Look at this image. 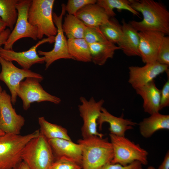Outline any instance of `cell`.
<instances>
[{
    "instance_id": "9a60e30c",
    "label": "cell",
    "mask_w": 169,
    "mask_h": 169,
    "mask_svg": "<svg viewBox=\"0 0 169 169\" xmlns=\"http://www.w3.org/2000/svg\"><path fill=\"white\" fill-rule=\"evenodd\" d=\"M138 34V50L142 62L146 64L156 61L159 49L165 35L156 31L139 32Z\"/></svg>"
},
{
    "instance_id": "d590c367",
    "label": "cell",
    "mask_w": 169,
    "mask_h": 169,
    "mask_svg": "<svg viewBox=\"0 0 169 169\" xmlns=\"http://www.w3.org/2000/svg\"><path fill=\"white\" fill-rule=\"evenodd\" d=\"M158 169H169V152L166 153L163 161L160 165Z\"/></svg>"
},
{
    "instance_id": "484cf974",
    "label": "cell",
    "mask_w": 169,
    "mask_h": 169,
    "mask_svg": "<svg viewBox=\"0 0 169 169\" xmlns=\"http://www.w3.org/2000/svg\"><path fill=\"white\" fill-rule=\"evenodd\" d=\"M18 0H0V17L11 31L16 23L18 13L16 5Z\"/></svg>"
},
{
    "instance_id": "8992f818",
    "label": "cell",
    "mask_w": 169,
    "mask_h": 169,
    "mask_svg": "<svg viewBox=\"0 0 169 169\" xmlns=\"http://www.w3.org/2000/svg\"><path fill=\"white\" fill-rule=\"evenodd\" d=\"M109 136L114 155L110 163L125 166L138 161L142 165L147 164L148 152L139 144H135L125 136L110 133Z\"/></svg>"
},
{
    "instance_id": "4fadbf2b",
    "label": "cell",
    "mask_w": 169,
    "mask_h": 169,
    "mask_svg": "<svg viewBox=\"0 0 169 169\" xmlns=\"http://www.w3.org/2000/svg\"><path fill=\"white\" fill-rule=\"evenodd\" d=\"M55 38L54 36L42 39L28 50L22 52H17L13 49H5L1 47L0 48V56L7 61L16 62L23 69H29L34 64H42L45 62L44 57L39 56L37 49L42 44L54 43Z\"/></svg>"
},
{
    "instance_id": "8fae6325",
    "label": "cell",
    "mask_w": 169,
    "mask_h": 169,
    "mask_svg": "<svg viewBox=\"0 0 169 169\" xmlns=\"http://www.w3.org/2000/svg\"><path fill=\"white\" fill-rule=\"evenodd\" d=\"M65 6L64 4H62L61 11L59 15H57L55 13H53L54 22L58 29L55 36L54 48L49 51L40 50L38 51V54L44 58L45 69H47L53 63L58 60L63 59L74 60L69 53L67 39L64 36L62 28L63 17L66 12Z\"/></svg>"
},
{
    "instance_id": "7a4b0ae2",
    "label": "cell",
    "mask_w": 169,
    "mask_h": 169,
    "mask_svg": "<svg viewBox=\"0 0 169 169\" xmlns=\"http://www.w3.org/2000/svg\"><path fill=\"white\" fill-rule=\"evenodd\" d=\"M82 148L81 169H99L113 158L112 145L107 138L93 136L80 139Z\"/></svg>"
},
{
    "instance_id": "8d00e7d4",
    "label": "cell",
    "mask_w": 169,
    "mask_h": 169,
    "mask_svg": "<svg viewBox=\"0 0 169 169\" xmlns=\"http://www.w3.org/2000/svg\"><path fill=\"white\" fill-rule=\"evenodd\" d=\"M13 169H30L26 164L23 161L18 163Z\"/></svg>"
},
{
    "instance_id": "d6986e66",
    "label": "cell",
    "mask_w": 169,
    "mask_h": 169,
    "mask_svg": "<svg viewBox=\"0 0 169 169\" xmlns=\"http://www.w3.org/2000/svg\"><path fill=\"white\" fill-rule=\"evenodd\" d=\"M135 90L143 100V107L145 112L151 115L159 112L161 110V91L156 87L154 80Z\"/></svg>"
},
{
    "instance_id": "f546056e",
    "label": "cell",
    "mask_w": 169,
    "mask_h": 169,
    "mask_svg": "<svg viewBox=\"0 0 169 169\" xmlns=\"http://www.w3.org/2000/svg\"><path fill=\"white\" fill-rule=\"evenodd\" d=\"M156 61L159 63L169 66V37L165 36L157 53Z\"/></svg>"
},
{
    "instance_id": "7402d4cb",
    "label": "cell",
    "mask_w": 169,
    "mask_h": 169,
    "mask_svg": "<svg viewBox=\"0 0 169 169\" xmlns=\"http://www.w3.org/2000/svg\"><path fill=\"white\" fill-rule=\"evenodd\" d=\"M89 44L91 62L99 65L104 64L108 59L113 58L115 50L120 49L115 44L108 41Z\"/></svg>"
},
{
    "instance_id": "1f68e13d",
    "label": "cell",
    "mask_w": 169,
    "mask_h": 169,
    "mask_svg": "<svg viewBox=\"0 0 169 169\" xmlns=\"http://www.w3.org/2000/svg\"><path fill=\"white\" fill-rule=\"evenodd\" d=\"M81 166L68 158L61 157L55 159L49 169H81Z\"/></svg>"
},
{
    "instance_id": "30bf717a",
    "label": "cell",
    "mask_w": 169,
    "mask_h": 169,
    "mask_svg": "<svg viewBox=\"0 0 169 169\" xmlns=\"http://www.w3.org/2000/svg\"><path fill=\"white\" fill-rule=\"evenodd\" d=\"M0 64L2 68L0 80L4 82L9 89L13 105H15L17 101L20 83L24 78L32 77L43 79V76L40 74L30 69H19L12 62L7 61L0 56Z\"/></svg>"
},
{
    "instance_id": "4316f807",
    "label": "cell",
    "mask_w": 169,
    "mask_h": 169,
    "mask_svg": "<svg viewBox=\"0 0 169 169\" xmlns=\"http://www.w3.org/2000/svg\"><path fill=\"white\" fill-rule=\"evenodd\" d=\"M96 3L104 9L110 18L115 16L114 9L118 11L126 10L138 17L140 15L139 12L131 7L130 0H98Z\"/></svg>"
},
{
    "instance_id": "9c48e42d",
    "label": "cell",
    "mask_w": 169,
    "mask_h": 169,
    "mask_svg": "<svg viewBox=\"0 0 169 169\" xmlns=\"http://www.w3.org/2000/svg\"><path fill=\"white\" fill-rule=\"evenodd\" d=\"M79 99L81 104L78 105V109L83 122L81 129L82 138L94 136L103 137L104 135L99 133L97 127L104 100L101 99L96 101L93 97L89 100L82 96Z\"/></svg>"
},
{
    "instance_id": "44dd1931",
    "label": "cell",
    "mask_w": 169,
    "mask_h": 169,
    "mask_svg": "<svg viewBox=\"0 0 169 169\" xmlns=\"http://www.w3.org/2000/svg\"><path fill=\"white\" fill-rule=\"evenodd\" d=\"M141 135L144 137H150L156 131L162 129H169V115L159 112L153 113L139 124Z\"/></svg>"
},
{
    "instance_id": "277c9868",
    "label": "cell",
    "mask_w": 169,
    "mask_h": 169,
    "mask_svg": "<svg viewBox=\"0 0 169 169\" xmlns=\"http://www.w3.org/2000/svg\"><path fill=\"white\" fill-rule=\"evenodd\" d=\"M21 159L30 169H49L55 160L48 140L40 133L26 144Z\"/></svg>"
},
{
    "instance_id": "ac0fdd59",
    "label": "cell",
    "mask_w": 169,
    "mask_h": 169,
    "mask_svg": "<svg viewBox=\"0 0 169 169\" xmlns=\"http://www.w3.org/2000/svg\"><path fill=\"white\" fill-rule=\"evenodd\" d=\"M75 16L88 27H99L110 18L104 9L96 3L85 6L78 11Z\"/></svg>"
},
{
    "instance_id": "f35d334b",
    "label": "cell",
    "mask_w": 169,
    "mask_h": 169,
    "mask_svg": "<svg viewBox=\"0 0 169 169\" xmlns=\"http://www.w3.org/2000/svg\"><path fill=\"white\" fill-rule=\"evenodd\" d=\"M5 134V133L1 129L0 127V136H2Z\"/></svg>"
},
{
    "instance_id": "d4e9b609",
    "label": "cell",
    "mask_w": 169,
    "mask_h": 169,
    "mask_svg": "<svg viewBox=\"0 0 169 169\" xmlns=\"http://www.w3.org/2000/svg\"><path fill=\"white\" fill-rule=\"evenodd\" d=\"M40 133L47 139H63L71 140L67 130L61 125L49 122L43 117L38 118Z\"/></svg>"
},
{
    "instance_id": "74e56055",
    "label": "cell",
    "mask_w": 169,
    "mask_h": 169,
    "mask_svg": "<svg viewBox=\"0 0 169 169\" xmlns=\"http://www.w3.org/2000/svg\"><path fill=\"white\" fill-rule=\"evenodd\" d=\"M6 25L0 17V34L6 29Z\"/></svg>"
},
{
    "instance_id": "f1b7e54d",
    "label": "cell",
    "mask_w": 169,
    "mask_h": 169,
    "mask_svg": "<svg viewBox=\"0 0 169 169\" xmlns=\"http://www.w3.org/2000/svg\"><path fill=\"white\" fill-rule=\"evenodd\" d=\"M84 38L89 44L107 41L101 32L99 27H86Z\"/></svg>"
},
{
    "instance_id": "836d02e7",
    "label": "cell",
    "mask_w": 169,
    "mask_h": 169,
    "mask_svg": "<svg viewBox=\"0 0 169 169\" xmlns=\"http://www.w3.org/2000/svg\"><path fill=\"white\" fill-rule=\"evenodd\" d=\"M161 91L160 107L161 109L169 105V79L164 85Z\"/></svg>"
},
{
    "instance_id": "83f0119b",
    "label": "cell",
    "mask_w": 169,
    "mask_h": 169,
    "mask_svg": "<svg viewBox=\"0 0 169 169\" xmlns=\"http://www.w3.org/2000/svg\"><path fill=\"white\" fill-rule=\"evenodd\" d=\"M99 27L107 41L114 44L119 42L122 34V26L115 18H110L108 22Z\"/></svg>"
},
{
    "instance_id": "2e32d148",
    "label": "cell",
    "mask_w": 169,
    "mask_h": 169,
    "mask_svg": "<svg viewBox=\"0 0 169 169\" xmlns=\"http://www.w3.org/2000/svg\"><path fill=\"white\" fill-rule=\"evenodd\" d=\"M55 159L64 157L74 161L81 166L82 148L80 144L72 140L63 139L48 140Z\"/></svg>"
},
{
    "instance_id": "7c38bea8",
    "label": "cell",
    "mask_w": 169,
    "mask_h": 169,
    "mask_svg": "<svg viewBox=\"0 0 169 169\" xmlns=\"http://www.w3.org/2000/svg\"><path fill=\"white\" fill-rule=\"evenodd\" d=\"M24 117L13 108L11 96L3 90L0 96V127L5 133L19 135L24 126Z\"/></svg>"
},
{
    "instance_id": "52a82bcc",
    "label": "cell",
    "mask_w": 169,
    "mask_h": 169,
    "mask_svg": "<svg viewBox=\"0 0 169 169\" xmlns=\"http://www.w3.org/2000/svg\"><path fill=\"white\" fill-rule=\"evenodd\" d=\"M32 0H18L16 5L18 13L17 21L4 44V49L13 50L14 44L23 38H29L34 40L38 39L37 28L30 24L28 20V10Z\"/></svg>"
},
{
    "instance_id": "5b68a950",
    "label": "cell",
    "mask_w": 169,
    "mask_h": 169,
    "mask_svg": "<svg viewBox=\"0 0 169 169\" xmlns=\"http://www.w3.org/2000/svg\"><path fill=\"white\" fill-rule=\"evenodd\" d=\"M54 0H32L28 12V20L38 30V38L55 36L58 29L53 21Z\"/></svg>"
},
{
    "instance_id": "603a6c76",
    "label": "cell",
    "mask_w": 169,
    "mask_h": 169,
    "mask_svg": "<svg viewBox=\"0 0 169 169\" xmlns=\"http://www.w3.org/2000/svg\"><path fill=\"white\" fill-rule=\"evenodd\" d=\"M67 43L69 53L74 60L91 62L89 44L84 38L67 39Z\"/></svg>"
},
{
    "instance_id": "3957f363",
    "label": "cell",
    "mask_w": 169,
    "mask_h": 169,
    "mask_svg": "<svg viewBox=\"0 0 169 169\" xmlns=\"http://www.w3.org/2000/svg\"><path fill=\"white\" fill-rule=\"evenodd\" d=\"M39 130L21 135L5 133L0 136V169H13L22 161L21 155L27 143L39 135Z\"/></svg>"
},
{
    "instance_id": "5bb4252c",
    "label": "cell",
    "mask_w": 169,
    "mask_h": 169,
    "mask_svg": "<svg viewBox=\"0 0 169 169\" xmlns=\"http://www.w3.org/2000/svg\"><path fill=\"white\" fill-rule=\"evenodd\" d=\"M168 67L156 61L146 63L142 67L130 66L128 82L135 89L141 87L160 74L169 71Z\"/></svg>"
},
{
    "instance_id": "cb8c5ba5",
    "label": "cell",
    "mask_w": 169,
    "mask_h": 169,
    "mask_svg": "<svg viewBox=\"0 0 169 169\" xmlns=\"http://www.w3.org/2000/svg\"><path fill=\"white\" fill-rule=\"evenodd\" d=\"M86 27L75 16L68 13L62 24L63 31L68 39L84 38Z\"/></svg>"
},
{
    "instance_id": "4dcf8cb0",
    "label": "cell",
    "mask_w": 169,
    "mask_h": 169,
    "mask_svg": "<svg viewBox=\"0 0 169 169\" xmlns=\"http://www.w3.org/2000/svg\"><path fill=\"white\" fill-rule=\"evenodd\" d=\"M96 2V0H69L65 6V10L68 14L75 16L78 11L85 6Z\"/></svg>"
},
{
    "instance_id": "ffe728a7",
    "label": "cell",
    "mask_w": 169,
    "mask_h": 169,
    "mask_svg": "<svg viewBox=\"0 0 169 169\" xmlns=\"http://www.w3.org/2000/svg\"><path fill=\"white\" fill-rule=\"evenodd\" d=\"M122 34L117 43L120 49L128 56H139V36L138 32L130 23L122 21Z\"/></svg>"
},
{
    "instance_id": "ba28073f",
    "label": "cell",
    "mask_w": 169,
    "mask_h": 169,
    "mask_svg": "<svg viewBox=\"0 0 169 169\" xmlns=\"http://www.w3.org/2000/svg\"><path fill=\"white\" fill-rule=\"evenodd\" d=\"M42 79L32 77L26 78L20 83L17 92L18 96L22 100L23 107L27 110L31 104L48 101L55 104L60 103L61 99L45 91L40 84Z\"/></svg>"
},
{
    "instance_id": "e0dca14e",
    "label": "cell",
    "mask_w": 169,
    "mask_h": 169,
    "mask_svg": "<svg viewBox=\"0 0 169 169\" xmlns=\"http://www.w3.org/2000/svg\"><path fill=\"white\" fill-rule=\"evenodd\" d=\"M105 122L109 124V130L110 134L118 136H125V133L128 130L133 129V126L137 124L130 120L125 119L123 116L117 117L110 113L105 108L102 107L97 121L99 130L102 129L103 124Z\"/></svg>"
},
{
    "instance_id": "ab89813d",
    "label": "cell",
    "mask_w": 169,
    "mask_h": 169,
    "mask_svg": "<svg viewBox=\"0 0 169 169\" xmlns=\"http://www.w3.org/2000/svg\"><path fill=\"white\" fill-rule=\"evenodd\" d=\"M3 90H2V88L1 86L0 85V96L3 91Z\"/></svg>"
},
{
    "instance_id": "60d3db41",
    "label": "cell",
    "mask_w": 169,
    "mask_h": 169,
    "mask_svg": "<svg viewBox=\"0 0 169 169\" xmlns=\"http://www.w3.org/2000/svg\"><path fill=\"white\" fill-rule=\"evenodd\" d=\"M147 169H155V168L152 166H150L148 167Z\"/></svg>"
},
{
    "instance_id": "d6a6232c",
    "label": "cell",
    "mask_w": 169,
    "mask_h": 169,
    "mask_svg": "<svg viewBox=\"0 0 169 169\" xmlns=\"http://www.w3.org/2000/svg\"><path fill=\"white\" fill-rule=\"evenodd\" d=\"M142 164L138 161H136L125 166L118 163H107L99 169H144Z\"/></svg>"
},
{
    "instance_id": "6da1fadb",
    "label": "cell",
    "mask_w": 169,
    "mask_h": 169,
    "mask_svg": "<svg viewBox=\"0 0 169 169\" xmlns=\"http://www.w3.org/2000/svg\"><path fill=\"white\" fill-rule=\"evenodd\" d=\"M130 1L131 7L143 17L141 21L129 22L136 30L139 32L156 31L165 35L169 34V12L163 4L153 0Z\"/></svg>"
},
{
    "instance_id": "e575fe53",
    "label": "cell",
    "mask_w": 169,
    "mask_h": 169,
    "mask_svg": "<svg viewBox=\"0 0 169 169\" xmlns=\"http://www.w3.org/2000/svg\"><path fill=\"white\" fill-rule=\"evenodd\" d=\"M9 28L6 29L0 34V48L4 44L11 32Z\"/></svg>"
}]
</instances>
